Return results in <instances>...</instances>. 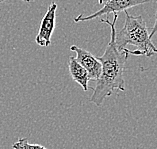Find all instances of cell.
<instances>
[{
    "instance_id": "cell-3",
    "label": "cell",
    "mask_w": 157,
    "mask_h": 149,
    "mask_svg": "<svg viewBox=\"0 0 157 149\" xmlns=\"http://www.w3.org/2000/svg\"><path fill=\"white\" fill-rule=\"evenodd\" d=\"M149 1L150 0H107L105 4L95 13L89 14L87 16L80 14L77 17H75L73 20L76 23L90 21L92 19L100 17L101 15H108L110 13H118L121 12V11H126L129 8H132V7L138 6L141 4H145V3Z\"/></svg>"
},
{
    "instance_id": "cell-9",
    "label": "cell",
    "mask_w": 157,
    "mask_h": 149,
    "mask_svg": "<svg viewBox=\"0 0 157 149\" xmlns=\"http://www.w3.org/2000/svg\"><path fill=\"white\" fill-rule=\"evenodd\" d=\"M4 1H6V0H0V3H1V2H4ZM22 1H24V2H30V1H31V0H22Z\"/></svg>"
},
{
    "instance_id": "cell-2",
    "label": "cell",
    "mask_w": 157,
    "mask_h": 149,
    "mask_svg": "<svg viewBox=\"0 0 157 149\" xmlns=\"http://www.w3.org/2000/svg\"><path fill=\"white\" fill-rule=\"evenodd\" d=\"M125 22L121 30L116 32L115 42L118 50H124L128 55L157 54V47L151 41L149 30L141 15H131L124 11Z\"/></svg>"
},
{
    "instance_id": "cell-1",
    "label": "cell",
    "mask_w": 157,
    "mask_h": 149,
    "mask_svg": "<svg viewBox=\"0 0 157 149\" xmlns=\"http://www.w3.org/2000/svg\"><path fill=\"white\" fill-rule=\"evenodd\" d=\"M113 20L108 18L100 19V22L107 24L111 29L110 41L107 44L104 53L98 57L101 62V74L96 80V86L93 90L90 101L96 106H100L107 97H110L115 91H125V63L128 58V54L124 49L118 50L115 37H116V21L118 13H113Z\"/></svg>"
},
{
    "instance_id": "cell-6",
    "label": "cell",
    "mask_w": 157,
    "mask_h": 149,
    "mask_svg": "<svg viewBox=\"0 0 157 149\" xmlns=\"http://www.w3.org/2000/svg\"><path fill=\"white\" fill-rule=\"evenodd\" d=\"M68 69L70 75L75 82H77L82 87L84 91L88 90V82H89V76L86 69L80 64L75 57L71 56L68 61Z\"/></svg>"
},
{
    "instance_id": "cell-4",
    "label": "cell",
    "mask_w": 157,
    "mask_h": 149,
    "mask_svg": "<svg viewBox=\"0 0 157 149\" xmlns=\"http://www.w3.org/2000/svg\"><path fill=\"white\" fill-rule=\"evenodd\" d=\"M56 9L57 3L52 2L48 6L46 13L42 18L39 31L35 38V42L39 46L48 47L51 44V37L53 31H54L56 22Z\"/></svg>"
},
{
    "instance_id": "cell-8",
    "label": "cell",
    "mask_w": 157,
    "mask_h": 149,
    "mask_svg": "<svg viewBox=\"0 0 157 149\" xmlns=\"http://www.w3.org/2000/svg\"><path fill=\"white\" fill-rule=\"evenodd\" d=\"M156 1V5H157V0ZM157 32V12H156V15H155V22H154V25H153V27L151 28L150 32H149V35H150V38H152L153 36L155 35Z\"/></svg>"
},
{
    "instance_id": "cell-5",
    "label": "cell",
    "mask_w": 157,
    "mask_h": 149,
    "mask_svg": "<svg viewBox=\"0 0 157 149\" xmlns=\"http://www.w3.org/2000/svg\"><path fill=\"white\" fill-rule=\"evenodd\" d=\"M70 50L76 53L75 58L86 69L88 76H89V80L96 81L100 76L102 70V65L99 59L96 58L92 53L76 46V45H71Z\"/></svg>"
},
{
    "instance_id": "cell-7",
    "label": "cell",
    "mask_w": 157,
    "mask_h": 149,
    "mask_svg": "<svg viewBox=\"0 0 157 149\" xmlns=\"http://www.w3.org/2000/svg\"><path fill=\"white\" fill-rule=\"evenodd\" d=\"M13 149H48L39 144H31L27 138H20L12 145Z\"/></svg>"
},
{
    "instance_id": "cell-10",
    "label": "cell",
    "mask_w": 157,
    "mask_h": 149,
    "mask_svg": "<svg viewBox=\"0 0 157 149\" xmlns=\"http://www.w3.org/2000/svg\"><path fill=\"white\" fill-rule=\"evenodd\" d=\"M103 1H104V0H98V4L100 5V4H102L103 3Z\"/></svg>"
}]
</instances>
